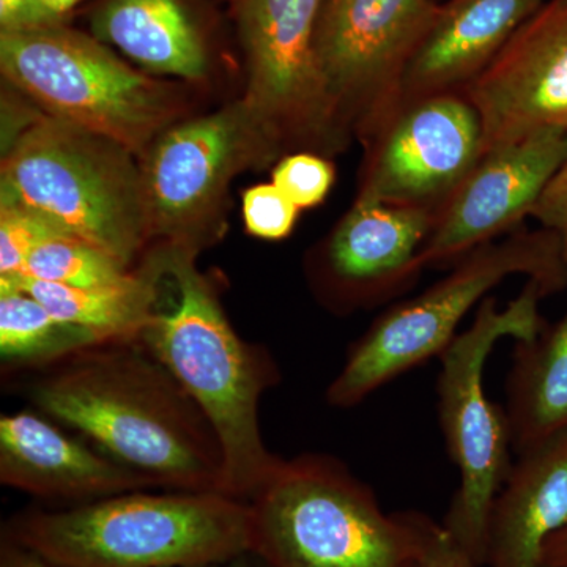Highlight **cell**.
<instances>
[{"label": "cell", "instance_id": "1", "mask_svg": "<svg viewBox=\"0 0 567 567\" xmlns=\"http://www.w3.org/2000/svg\"><path fill=\"white\" fill-rule=\"evenodd\" d=\"M37 412L164 491L223 494V451L203 410L140 339L102 342L33 372Z\"/></svg>", "mask_w": 567, "mask_h": 567}, {"label": "cell", "instance_id": "2", "mask_svg": "<svg viewBox=\"0 0 567 567\" xmlns=\"http://www.w3.org/2000/svg\"><path fill=\"white\" fill-rule=\"evenodd\" d=\"M196 249L169 245L156 251L174 282L171 306L156 309L142 344L203 410L223 451V494L251 502L282 458L265 445L259 406L281 380L268 350L234 330L215 287L196 267Z\"/></svg>", "mask_w": 567, "mask_h": 567}, {"label": "cell", "instance_id": "3", "mask_svg": "<svg viewBox=\"0 0 567 567\" xmlns=\"http://www.w3.org/2000/svg\"><path fill=\"white\" fill-rule=\"evenodd\" d=\"M152 491L22 511L2 537L69 567H189L251 550L248 502L218 492Z\"/></svg>", "mask_w": 567, "mask_h": 567}, {"label": "cell", "instance_id": "4", "mask_svg": "<svg viewBox=\"0 0 567 567\" xmlns=\"http://www.w3.org/2000/svg\"><path fill=\"white\" fill-rule=\"evenodd\" d=\"M514 275L539 284L547 297L565 289L567 262L557 235L544 227H520L503 240L473 249L445 278L388 308L350 347L328 386V404L352 409L398 377L442 357L457 338L462 320Z\"/></svg>", "mask_w": 567, "mask_h": 567}, {"label": "cell", "instance_id": "5", "mask_svg": "<svg viewBox=\"0 0 567 567\" xmlns=\"http://www.w3.org/2000/svg\"><path fill=\"white\" fill-rule=\"evenodd\" d=\"M249 503L252 550L271 567H417L412 513L386 514L341 461H281Z\"/></svg>", "mask_w": 567, "mask_h": 567}, {"label": "cell", "instance_id": "6", "mask_svg": "<svg viewBox=\"0 0 567 567\" xmlns=\"http://www.w3.org/2000/svg\"><path fill=\"white\" fill-rule=\"evenodd\" d=\"M132 155L106 137L43 115L3 156L0 204L28 208L133 268L151 226Z\"/></svg>", "mask_w": 567, "mask_h": 567}, {"label": "cell", "instance_id": "7", "mask_svg": "<svg viewBox=\"0 0 567 567\" xmlns=\"http://www.w3.org/2000/svg\"><path fill=\"white\" fill-rule=\"evenodd\" d=\"M546 297L535 281L525 284L505 309L487 297L473 323L440 357L436 410L447 454L458 470L443 527L480 567L487 565L492 507L514 465L506 409L487 398L484 369L499 339L533 341L546 328L539 311Z\"/></svg>", "mask_w": 567, "mask_h": 567}, {"label": "cell", "instance_id": "8", "mask_svg": "<svg viewBox=\"0 0 567 567\" xmlns=\"http://www.w3.org/2000/svg\"><path fill=\"white\" fill-rule=\"evenodd\" d=\"M0 69L48 117L132 153L144 151L175 117L173 95L162 82L62 22L2 31Z\"/></svg>", "mask_w": 567, "mask_h": 567}, {"label": "cell", "instance_id": "9", "mask_svg": "<svg viewBox=\"0 0 567 567\" xmlns=\"http://www.w3.org/2000/svg\"><path fill=\"white\" fill-rule=\"evenodd\" d=\"M439 7L436 0H323L316 58L347 132L365 142L393 117L406 65Z\"/></svg>", "mask_w": 567, "mask_h": 567}, {"label": "cell", "instance_id": "10", "mask_svg": "<svg viewBox=\"0 0 567 567\" xmlns=\"http://www.w3.org/2000/svg\"><path fill=\"white\" fill-rule=\"evenodd\" d=\"M323 0H241L238 24L248 66V104L275 152L286 144L338 151L339 121L316 58Z\"/></svg>", "mask_w": 567, "mask_h": 567}, {"label": "cell", "instance_id": "11", "mask_svg": "<svg viewBox=\"0 0 567 567\" xmlns=\"http://www.w3.org/2000/svg\"><path fill=\"white\" fill-rule=\"evenodd\" d=\"M358 200L435 213L484 155L480 112L464 93L404 103L364 142Z\"/></svg>", "mask_w": 567, "mask_h": 567}, {"label": "cell", "instance_id": "12", "mask_svg": "<svg viewBox=\"0 0 567 567\" xmlns=\"http://www.w3.org/2000/svg\"><path fill=\"white\" fill-rule=\"evenodd\" d=\"M275 148L248 104L238 102L159 134L142 171L148 226L169 245L197 251V229L246 156Z\"/></svg>", "mask_w": 567, "mask_h": 567}, {"label": "cell", "instance_id": "13", "mask_svg": "<svg viewBox=\"0 0 567 567\" xmlns=\"http://www.w3.org/2000/svg\"><path fill=\"white\" fill-rule=\"evenodd\" d=\"M567 159V133L544 130L487 148L435 215L424 268L453 267L473 249L520 229Z\"/></svg>", "mask_w": 567, "mask_h": 567}, {"label": "cell", "instance_id": "14", "mask_svg": "<svg viewBox=\"0 0 567 567\" xmlns=\"http://www.w3.org/2000/svg\"><path fill=\"white\" fill-rule=\"evenodd\" d=\"M434 223L429 210L357 199L312 260L323 300L353 312L402 297L425 270L421 252Z\"/></svg>", "mask_w": 567, "mask_h": 567}, {"label": "cell", "instance_id": "15", "mask_svg": "<svg viewBox=\"0 0 567 567\" xmlns=\"http://www.w3.org/2000/svg\"><path fill=\"white\" fill-rule=\"evenodd\" d=\"M480 112L484 152L544 132L567 133V0H547L464 92Z\"/></svg>", "mask_w": 567, "mask_h": 567}, {"label": "cell", "instance_id": "16", "mask_svg": "<svg viewBox=\"0 0 567 567\" xmlns=\"http://www.w3.org/2000/svg\"><path fill=\"white\" fill-rule=\"evenodd\" d=\"M0 483L73 505L159 488L151 477L66 434L37 410L0 416Z\"/></svg>", "mask_w": 567, "mask_h": 567}, {"label": "cell", "instance_id": "17", "mask_svg": "<svg viewBox=\"0 0 567 567\" xmlns=\"http://www.w3.org/2000/svg\"><path fill=\"white\" fill-rule=\"evenodd\" d=\"M546 0H445L406 65L401 104L464 93Z\"/></svg>", "mask_w": 567, "mask_h": 567}, {"label": "cell", "instance_id": "18", "mask_svg": "<svg viewBox=\"0 0 567 567\" xmlns=\"http://www.w3.org/2000/svg\"><path fill=\"white\" fill-rule=\"evenodd\" d=\"M567 527V432L516 454L492 507L487 528L491 567H550L551 537Z\"/></svg>", "mask_w": 567, "mask_h": 567}, {"label": "cell", "instance_id": "19", "mask_svg": "<svg viewBox=\"0 0 567 567\" xmlns=\"http://www.w3.org/2000/svg\"><path fill=\"white\" fill-rule=\"evenodd\" d=\"M93 37L153 73L207 76L203 32L182 0H103L92 13Z\"/></svg>", "mask_w": 567, "mask_h": 567}, {"label": "cell", "instance_id": "20", "mask_svg": "<svg viewBox=\"0 0 567 567\" xmlns=\"http://www.w3.org/2000/svg\"><path fill=\"white\" fill-rule=\"evenodd\" d=\"M163 268L152 254L141 270L121 282L71 287L24 276L0 278V292L20 290L40 301L51 315L99 336L104 342L140 339L159 300Z\"/></svg>", "mask_w": 567, "mask_h": 567}, {"label": "cell", "instance_id": "21", "mask_svg": "<svg viewBox=\"0 0 567 567\" xmlns=\"http://www.w3.org/2000/svg\"><path fill=\"white\" fill-rule=\"evenodd\" d=\"M506 394L514 453L567 432V311L533 341L516 342Z\"/></svg>", "mask_w": 567, "mask_h": 567}, {"label": "cell", "instance_id": "22", "mask_svg": "<svg viewBox=\"0 0 567 567\" xmlns=\"http://www.w3.org/2000/svg\"><path fill=\"white\" fill-rule=\"evenodd\" d=\"M102 342L92 331L51 315L31 295L20 290L0 292L3 377L33 374Z\"/></svg>", "mask_w": 567, "mask_h": 567}, {"label": "cell", "instance_id": "23", "mask_svg": "<svg viewBox=\"0 0 567 567\" xmlns=\"http://www.w3.org/2000/svg\"><path fill=\"white\" fill-rule=\"evenodd\" d=\"M133 271L80 238L58 235L37 246L24 268L14 276L62 286L96 287L121 282Z\"/></svg>", "mask_w": 567, "mask_h": 567}, {"label": "cell", "instance_id": "24", "mask_svg": "<svg viewBox=\"0 0 567 567\" xmlns=\"http://www.w3.org/2000/svg\"><path fill=\"white\" fill-rule=\"evenodd\" d=\"M58 235L66 234L37 213L0 204V278L20 274L33 249Z\"/></svg>", "mask_w": 567, "mask_h": 567}, {"label": "cell", "instance_id": "25", "mask_svg": "<svg viewBox=\"0 0 567 567\" xmlns=\"http://www.w3.org/2000/svg\"><path fill=\"white\" fill-rule=\"evenodd\" d=\"M333 164L315 153L284 156L274 171V185L298 208H312L327 199L333 188Z\"/></svg>", "mask_w": 567, "mask_h": 567}, {"label": "cell", "instance_id": "26", "mask_svg": "<svg viewBox=\"0 0 567 567\" xmlns=\"http://www.w3.org/2000/svg\"><path fill=\"white\" fill-rule=\"evenodd\" d=\"M300 208L274 183L252 186L244 194L246 230L262 240H284L295 229Z\"/></svg>", "mask_w": 567, "mask_h": 567}, {"label": "cell", "instance_id": "27", "mask_svg": "<svg viewBox=\"0 0 567 567\" xmlns=\"http://www.w3.org/2000/svg\"><path fill=\"white\" fill-rule=\"evenodd\" d=\"M413 520L420 540L417 567H480L443 524H436L431 517L415 511Z\"/></svg>", "mask_w": 567, "mask_h": 567}, {"label": "cell", "instance_id": "28", "mask_svg": "<svg viewBox=\"0 0 567 567\" xmlns=\"http://www.w3.org/2000/svg\"><path fill=\"white\" fill-rule=\"evenodd\" d=\"M532 218L544 229L557 235L567 262V159L548 183L546 192L532 213Z\"/></svg>", "mask_w": 567, "mask_h": 567}, {"label": "cell", "instance_id": "29", "mask_svg": "<svg viewBox=\"0 0 567 567\" xmlns=\"http://www.w3.org/2000/svg\"><path fill=\"white\" fill-rule=\"evenodd\" d=\"M52 22H61V20L44 9L40 0H0L2 31L52 24Z\"/></svg>", "mask_w": 567, "mask_h": 567}, {"label": "cell", "instance_id": "30", "mask_svg": "<svg viewBox=\"0 0 567 567\" xmlns=\"http://www.w3.org/2000/svg\"><path fill=\"white\" fill-rule=\"evenodd\" d=\"M0 567H69L55 565V563L48 561L47 558L33 554L28 548L18 546L11 543L10 539L2 537L0 544Z\"/></svg>", "mask_w": 567, "mask_h": 567}, {"label": "cell", "instance_id": "31", "mask_svg": "<svg viewBox=\"0 0 567 567\" xmlns=\"http://www.w3.org/2000/svg\"><path fill=\"white\" fill-rule=\"evenodd\" d=\"M189 567H271L268 565L267 559L262 555L257 554L256 550H245L241 554L234 555V557L218 559V561L204 563L199 566Z\"/></svg>", "mask_w": 567, "mask_h": 567}, {"label": "cell", "instance_id": "32", "mask_svg": "<svg viewBox=\"0 0 567 567\" xmlns=\"http://www.w3.org/2000/svg\"><path fill=\"white\" fill-rule=\"evenodd\" d=\"M546 561L550 567H567V527L551 537L546 551Z\"/></svg>", "mask_w": 567, "mask_h": 567}, {"label": "cell", "instance_id": "33", "mask_svg": "<svg viewBox=\"0 0 567 567\" xmlns=\"http://www.w3.org/2000/svg\"><path fill=\"white\" fill-rule=\"evenodd\" d=\"M78 2L80 0H40L41 6L59 20H61L62 14L69 13Z\"/></svg>", "mask_w": 567, "mask_h": 567}]
</instances>
